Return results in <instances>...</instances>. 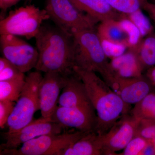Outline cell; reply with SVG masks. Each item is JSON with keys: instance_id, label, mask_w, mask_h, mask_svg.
<instances>
[{"instance_id": "1", "label": "cell", "mask_w": 155, "mask_h": 155, "mask_svg": "<svg viewBox=\"0 0 155 155\" xmlns=\"http://www.w3.org/2000/svg\"><path fill=\"white\" fill-rule=\"evenodd\" d=\"M73 71L84 84L89 98L96 113V132L103 135L115 122L130 111V105L125 103L93 71L73 67Z\"/></svg>"}, {"instance_id": "2", "label": "cell", "mask_w": 155, "mask_h": 155, "mask_svg": "<svg viewBox=\"0 0 155 155\" xmlns=\"http://www.w3.org/2000/svg\"><path fill=\"white\" fill-rule=\"evenodd\" d=\"M38 58L35 69L68 74L74 67L72 35L57 26L42 25L35 37Z\"/></svg>"}, {"instance_id": "3", "label": "cell", "mask_w": 155, "mask_h": 155, "mask_svg": "<svg viewBox=\"0 0 155 155\" xmlns=\"http://www.w3.org/2000/svg\"><path fill=\"white\" fill-rule=\"evenodd\" d=\"M74 67L99 73L104 78L110 73L109 61L95 29L72 32Z\"/></svg>"}, {"instance_id": "4", "label": "cell", "mask_w": 155, "mask_h": 155, "mask_svg": "<svg viewBox=\"0 0 155 155\" xmlns=\"http://www.w3.org/2000/svg\"><path fill=\"white\" fill-rule=\"evenodd\" d=\"M43 77L37 70L25 76V85L7 122L8 133L16 132L33 120L34 114L40 110L39 91Z\"/></svg>"}, {"instance_id": "5", "label": "cell", "mask_w": 155, "mask_h": 155, "mask_svg": "<svg viewBox=\"0 0 155 155\" xmlns=\"http://www.w3.org/2000/svg\"><path fill=\"white\" fill-rule=\"evenodd\" d=\"M73 132L45 134L26 142L19 149H2L1 155H63L65 150L85 134Z\"/></svg>"}, {"instance_id": "6", "label": "cell", "mask_w": 155, "mask_h": 155, "mask_svg": "<svg viewBox=\"0 0 155 155\" xmlns=\"http://www.w3.org/2000/svg\"><path fill=\"white\" fill-rule=\"evenodd\" d=\"M50 19L45 9L34 5L22 7L11 11L0 22V34H11L28 39L35 38L43 22Z\"/></svg>"}, {"instance_id": "7", "label": "cell", "mask_w": 155, "mask_h": 155, "mask_svg": "<svg viewBox=\"0 0 155 155\" xmlns=\"http://www.w3.org/2000/svg\"><path fill=\"white\" fill-rule=\"evenodd\" d=\"M45 10L57 26L71 35L77 31L95 29L97 22L79 11L70 0H46Z\"/></svg>"}, {"instance_id": "8", "label": "cell", "mask_w": 155, "mask_h": 155, "mask_svg": "<svg viewBox=\"0 0 155 155\" xmlns=\"http://www.w3.org/2000/svg\"><path fill=\"white\" fill-rule=\"evenodd\" d=\"M0 44L3 57L21 72L25 73L35 68L38 58L36 48L11 34L1 35Z\"/></svg>"}, {"instance_id": "9", "label": "cell", "mask_w": 155, "mask_h": 155, "mask_svg": "<svg viewBox=\"0 0 155 155\" xmlns=\"http://www.w3.org/2000/svg\"><path fill=\"white\" fill-rule=\"evenodd\" d=\"M51 118L64 127L83 132L96 131L97 124L96 113L92 104L72 107L58 105Z\"/></svg>"}, {"instance_id": "10", "label": "cell", "mask_w": 155, "mask_h": 155, "mask_svg": "<svg viewBox=\"0 0 155 155\" xmlns=\"http://www.w3.org/2000/svg\"><path fill=\"white\" fill-rule=\"evenodd\" d=\"M140 120L129 113L118 119L107 132L101 136L103 155H116L136 134Z\"/></svg>"}, {"instance_id": "11", "label": "cell", "mask_w": 155, "mask_h": 155, "mask_svg": "<svg viewBox=\"0 0 155 155\" xmlns=\"http://www.w3.org/2000/svg\"><path fill=\"white\" fill-rule=\"evenodd\" d=\"M64 127L52 121L51 118L42 117L32 120L21 129L5 134L6 143L1 146L2 149L18 148L20 145L31 140L45 134L62 133Z\"/></svg>"}, {"instance_id": "12", "label": "cell", "mask_w": 155, "mask_h": 155, "mask_svg": "<svg viewBox=\"0 0 155 155\" xmlns=\"http://www.w3.org/2000/svg\"><path fill=\"white\" fill-rule=\"evenodd\" d=\"M70 74L55 72L45 73L39 91L40 110L42 117L51 118L58 107L61 92L66 85L67 78Z\"/></svg>"}, {"instance_id": "13", "label": "cell", "mask_w": 155, "mask_h": 155, "mask_svg": "<svg viewBox=\"0 0 155 155\" xmlns=\"http://www.w3.org/2000/svg\"><path fill=\"white\" fill-rule=\"evenodd\" d=\"M104 80L128 104H135L151 92L150 82L143 76L122 78L110 74Z\"/></svg>"}, {"instance_id": "14", "label": "cell", "mask_w": 155, "mask_h": 155, "mask_svg": "<svg viewBox=\"0 0 155 155\" xmlns=\"http://www.w3.org/2000/svg\"><path fill=\"white\" fill-rule=\"evenodd\" d=\"M58 104L59 106L65 107L92 104L84 84L74 71L68 75Z\"/></svg>"}, {"instance_id": "15", "label": "cell", "mask_w": 155, "mask_h": 155, "mask_svg": "<svg viewBox=\"0 0 155 155\" xmlns=\"http://www.w3.org/2000/svg\"><path fill=\"white\" fill-rule=\"evenodd\" d=\"M109 69L112 75L122 78L141 77L144 70L135 53L130 49L111 59Z\"/></svg>"}, {"instance_id": "16", "label": "cell", "mask_w": 155, "mask_h": 155, "mask_svg": "<svg viewBox=\"0 0 155 155\" xmlns=\"http://www.w3.org/2000/svg\"><path fill=\"white\" fill-rule=\"evenodd\" d=\"M79 11L97 22L107 19L118 20L120 15L112 8L106 0H70Z\"/></svg>"}, {"instance_id": "17", "label": "cell", "mask_w": 155, "mask_h": 155, "mask_svg": "<svg viewBox=\"0 0 155 155\" xmlns=\"http://www.w3.org/2000/svg\"><path fill=\"white\" fill-rule=\"evenodd\" d=\"M103 155L101 136L96 131L88 132L64 151L63 155Z\"/></svg>"}, {"instance_id": "18", "label": "cell", "mask_w": 155, "mask_h": 155, "mask_svg": "<svg viewBox=\"0 0 155 155\" xmlns=\"http://www.w3.org/2000/svg\"><path fill=\"white\" fill-rule=\"evenodd\" d=\"M97 32L100 38L127 45L126 35L118 20L110 19L101 22Z\"/></svg>"}, {"instance_id": "19", "label": "cell", "mask_w": 155, "mask_h": 155, "mask_svg": "<svg viewBox=\"0 0 155 155\" xmlns=\"http://www.w3.org/2000/svg\"><path fill=\"white\" fill-rule=\"evenodd\" d=\"M134 52L144 69L155 66V37L150 35L142 39L135 47L129 49Z\"/></svg>"}, {"instance_id": "20", "label": "cell", "mask_w": 155, "mask_h": 155, "mask_svg": "<svg viewBox=\"0 0 155 155\" xmlns=\"http://www.w3.org/2000/svg\"><path fill=\"white\" fill-rule=\"evenodd\" d=\"M130 114L138 120H155V93L150 92L130 111Z\"/></svg>"}, {"instance_id": "21", "label": "cell", "mask_w": 155, "mask_h": 155, "mask_svg": "<svg viewBox=\"0 0 155 155\" xmlns=\"http://www.w3.org/2000/svg\"><path fill=\"white\" fill-rule=\"evenodd\" d=\"M25 77L0 81V101L17 102L25 84Z\"/></svg>"}, {"instance_id": "22", "label": "cell", "mask_w": 155, "mask_h": 155, "mask_svg": "<svg viewBox=\"0 0 155 155\" xmlns=\"http://www.w3.org/2000/svg\"><path fill=\"white\" fill-rule=\"evenodd\" d=\"M118 20L126 35L127 47L129 49L135 47L142 40L140 31L125 14H121Z\"/></svg>"}, {"instance_id": "23", "label": "cell", "mask_w": 155, "mask_h": 155, "mask_svg": "<svg viewBox=\"0 0 155 155\" xmlns=\"http://www.w3.org/2000/svg\"><path fill=\"white\" fill-rule=\"evenodd\" d=\"M117 12L127 15L141 9L148 0H106Z\"/></svg>"}, {"instance_id": "24", "label": "cell", "mask_w": 155, "mask_h": 155, "mask_svg": "<svg viewBox=\"0 0 155 155\" xmlns=\"http://www.w3.org/2000/svg\"><path fill=\"white\" fill-rule=\"evenodd\" d=\"M126 15L136 25L140 31L142 37L151 33L153 30L152 25L149 19L143 13L141 9Z\"/></svg>"}, {"instance_id": "25", "label": "cell", "mask_w": 155, "mask_h": 155, "mask_svg": "<svg viewBox=\"0 0 155 155\" xmlns=\"http://www.w3.org/2000/svg\"><path fill=\"white\" fill-rule=\"evenodd\" d=\"M24 73L6 58H0V81L25 77Z\"/></svg>"}, {"instance_id": "26", "label": "cell", "mask_w": 155, "mask_h": 155, "mask_svg": "<svg viewBox=\"0 0 155 155\" xmlns=\"http://www.w3.org/2000/svg\"><path fill=\"white\" fill-rule=\"evenodd\" d=\"M100 39L106 55L110 59L124 54L128 48L125 44L113 42L102 38H100Z\"/></svg>"}, {"instance_id": "27", "label": "cell", "mask_w": 155, "mask_h": 155, "mask_svg": "<svg viewBox=\"0 0 155 155\" xmlns=\"http://www.w3.org/2000/svg\"><path fill=\"white\" fill-rule=\"evenodd\" d=\"M147 142L145 139L136 134L123 150V151L118 155H141Z\"/></svg>"}, {"instance_id": "28", "label": "cell", "mask_w": 155, "mask_h": 155, "mask_svg": "<svg viewBox=\"0 0 155 155\" xmlns=\"http://www.w3.org/2000/svg\"><path fill=\"white\" fill-rule=\"evenodd\" d=\"M136 135L147 140L152 141L155 138V120L142 119L139 122Z\"/></svg>"}, {"instance_id": "29", "label": "cell", "mask_w": 155, "mask_h": 155, "mask_svg": "<svg viewBox=\"0 0 155 155\" xmlns=\"http://www.w3.org/2000/svg\"><path fill=\"white\" fill-rule=\"evenodd\" d=\"M15 102L0 101V127L4 128L14 110Z\"/></svg>"}, {"instance_id": "30", "label": "cell", "mask_w": 155, "mask_h": 155, "mask_svg": "<svg viewBox=\"0 0 155 155\" xmlns=\"http://www.w3.org/2000/svg\"><path fill=\"white\" fill-rule=\"evenodd\" d=\"M142 8L147 11L151 18L155 22V4L147 1L145 3Z\"/></svg>"}, {"instance_id": "31", "label": "cell", "mask_w": 155, "mask_h": 155, "mask_svg": "<svg viewBox=\"0 0 155 155\" xmlns=\"http://www.w3.org/2000/svg\"><path fill=\"white\" fill-rule=\"evenodd\" d=\"M20 1L21 0H0V8L2 11H7Z\"/></svg>"}, {"instance_id": "32", "label": "cell", "mask_w": 155, "mask_h": 155, "mask_svg": "<svg viewBox=\"0 0 155 155\" xmlns=\"http://www.w3.org/2000/svg\"><path fill=\"white\" fill-rule=\"evenodd\" d=\"M141 155H155V147L152 142L148 140Z\"/></svg>"}, {"instance_id": "33", "label": "cell", "mask_w": 155, "mask_h": 155, "mask_svg": "<svg viewBox=\"0 0 155 155\" xmlns=\"http://www.w3.org/2000/svg\"><path fill=\"white\" fill-rule=\"evenodd\" d=\"M146 75L147 80L155 86V66L148 69Z\"/></svg>"}, {"instance_id": "34", "label": "cell", "mask_w": 155, "mask_h": 155, "mask_svg": "<svg viewBox=\"0 0 155 155\" xmlns=\"http://www.w3.org/2000/svg\"><path fill=\"white\" fill-rule=\"evenodd\" d=\"M154 144V146L155 147V138L153 140H152V141H151Z\"/></svg>"}, {"instance_id": "35", "label": "cell", "mask_w": 155, "mask_h": 155, "mask_svg": "<svg viewBox=\"0 0 155 155\" xmlns=\"http://www.w3.org/2000/svg\"><path fill=\"white\" fill-rule=\"evenodd\" d=\"M151 2L155 4V0H151Z\"/></svg>"}]
</instances>
